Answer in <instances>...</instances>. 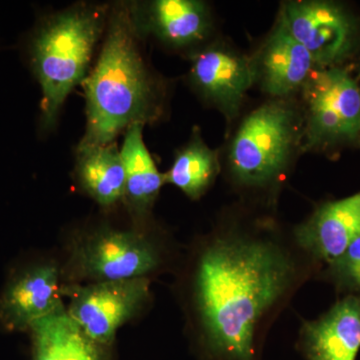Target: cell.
I'll return each mask as SVG.
<instances>
[{
    "label": "cell",
    "instance_id": "1",
    "mask_svg": "<svg viewBox=\"0 0 360 360\" xmlns=\"http://www.w3.org/2000/svg\"><path fill=\"white\" fill-rule=\"evenodd\" d=\"M321 265L274 212L239 202L194 240L176 288L198 360H264L272 326Z\"/></svg>",
    "mask_w": 360,
    "mask_h": 360
},
{
    "label": "cell",
    "instance_id": "2",
    "mask_svg": "<svg viewBox=\"0 0 360 360\" xmlns=\"http://www.w3.org/2000/svg\"><path fill=\"white\" fill-rule=\"evenodd\" d=\"M129 1L111 4L101 53L82 86L86 129L77 151L115 143L131 125L151 124L165 108V89L141 49Z\"/></svg>",
    "mask_w": 360,
    "mask_h": 360
},
{
    "label": "cell",
    "instance_id": "3",
    "mask_svg": "<svg viewBox=\"0 0 360 360\" xmlns=\"http://www.w3.org/2000/svg\"><path fill=\"white\" fill-rule=\"evenodd\" d=\"M302 141V110L296 97L270 98L241 120L225 162L227 180L241 203L274 212Z\"/></svg>",
    "mask_w": 360,
    "mask_h": 360
},
{
    "label": "cell",
    "instance_id": "4",
    "mask_svg": "<svg viewBox=\"0 0 360 360\" xmlns=\"http://www.w3.org/2000/svg\"><path fill=\"white\" fill-rule=\"evenodd\" d=\"M111 6L79 2L37 21L26 56L41 89L40 122L54 127L70 92L90 71L94 49L104 37Z\"/></svg>",
    "mask_w": 360,
    "mask_h": 360
},
{
    "label": "cell",
    "instance_id": "5",
    "mask_svg": "<svg viewBox=\"0 0 360 360\" xmlns=\"http://www.w3.org/2000/svg\"><path fill=\"white\" fill-rule=\"evenodd\" d=\"M174 260L169 239L151 222L131 229L103 225L75 239L63 272L71 283L149 278Z\"/></svg>",
    "mask_w": 360,
    "mask_h": 360
},
{
    "label": "cell",
    "instance_id": "6",
    "mask_svg": "<svg viewBox=\"0 0 360 360\" xmlns=\"http://www.w3.org/2000/svg\"><path fill=\"white\" fill-rule=\"evenodd\" d=\"M300 96L302 151L336 155L360 148V84L347 66L316 68Z\"/></svg>",
    "mask_w": 360,
    "mask_h": 360
},
{
    "label": "cell",
    "instance_id": "7",
    "mask_svg": "<svg viewBox=\"0 0 360 360\" xmlns=\"http://www.w3.org/2000/svg\"><path fill=\"white\" fill-rule=\"evenodd\" d=\"M277 20L309 52L316 68L345 66L360 52V15L342 2L286 1Z\"/></svg>",
    "mask_w": 360,
    "mask_h": 360
},
{
    "label": "cell",
    "instance_id": "8",
    "mask_svg": "<svg viewBox=\"0 0 360 360\" xmlns=\"http://www.w3.org/2000/svg\"><path fill=\"white\" fill-rule=\"evenodd\" d=\"M68 314L92 340L110 348L118 329L151 300L150 278L65 284Z\"/></svg>",
    "mask_w": 360,
    "mask_h": 360
},
{
    "label": "cell",
    "instance_id": "9",
    "mask_svg": "<svg viewBox=\"0 0 360 360\" xmlns=\"http://www.w3.org/2000/svg\"><path fill=\"white\" fill-rule=\"evenodd\" d=\"M189 58L188 82L193 91L222 113L227 122H233L255 85L251 56L214 41L193 52Z\"/></svg>",
    "mask_w": 360,
    "mask_h": 360
},
{
    "label": "cell",
    "instance_id": "10",
    "mask_svg": "<svg viewBox=\"0 0 360 360\" xmlns=\"http://www.w3.org/2000/svg\"><path fill=\"white\" fill-rule=\"evenodd\" d=\"M135 30L141 39L150 37L175 51L191 56L210 42L213 18L201 0L129 1Z\"/></svg>",
    "mask_w": 360,
    "mask_h": 360
},
{
    "label": "cell",
    "instance_id": "11",
    "mask_svg": "<svg viewBox=\"0 0 360 360\" xmlns=\"http://www.w3.org/2000/svg\"><path fill=\"white\" fill-rule=\"evenodd\" d=\"M63 269L41 260L22 265L0 292V328L8 333L30 330L35 321L63 307Z\"/></svg>",
    "mask_w": 360,
    "mask_h": 360
},
{
    "label": "cell",
    "instance_id": "12",
    "mask_svg": "<svg viewBox=\"0 0 360 360\" xmlns=\"http://www.w3.org/2000/svg\"><path fill=\"white\" fill-rule=\"evenodd\" d=\"M255 85L271 99L295 98L316 66L305 49L277 20L251 56Z\"/></svg>",
    "mask_w": 360,
    "mask_h": 360
},
{
    "label": "cell",
    "instance_id": "13",
    "mask_svg": "<svg viewBox=\"0 0 360 360\" xmlns=\"http://www.w3.org/2000/svg\"><path fill=\"white\" fill-rule=\"evenodd\" d=\"M296 243L322 267L342 255L360 236L359 193L321 202L292 227Z\"/></svg>",
    "mask_w": 360,
    "mask_h": 360
},
{
    "label": "cell",
    "instance_id": "14",
    "mask_svg": "<svg viewBox=\"0 0 360 360\" xmlns=\"http://www.w3.org/2000/svg\"><path fill=\"white\" fill-rule=\"evenodd\" d=\"M295 348L305 360H356L360 352V300L340 296L314 319H303Z\"/></svg>",
    "mask_w": 360,
    "mask_h": 360
},
{
    "label": "cell",
    "instance_id": "15",
    "mask_svg": "<svg viewBox=\"0 0 360 360\" xmlns=\"http://www.w3.org/2000/svg\"><path fill=\"white\" fill-rule=\"evenodd\" d=\"M144 125L134 124L124 132L120 155L125 172L124 201L136 224H150L151 212L165 174L156 167L143 139Z\"/></svg>",
    "mask_w": 360,
    "mask_h": 360
},
{
    "label": "cell",
    "instance_id": "16",
    "mask_svg": "<svg viewBox=\"0 0 360 360\" xmlns=\"http://www.w3.org/2000/svg\"><path fill=\"white\" fill-rule=\"evenodd\" d=\"M30 331L32 360H110L108 348L92 340L65 305L35 321Z\"/></svg>",
    "mask_w": 360,
    "mask_h": 360
},
{
    "label": "cell",
    "instance_id": "17",
    "mask_svg": "<svg viewBox=\"0 0 360 360\" xmlns=\"http://www.w3.org/2000/svg\"><path fill=\"white\" fill-rule=\"evenodd\" d=\"M75 175L80 188L103 208L124 200L125 172L116 143L77 151Z\"/></svg>",
    "mask_w": 360,
    "mask_h": 360
},
{
    "label": "cell",
    "instance_id": "18",
    "mask_svg": "<svg viewBox=\"0 0 360 360\" xmlns=\"http://www.w3.org/2000/svg\"><path fill=\"white\" fill-rule=\"evenodd\" d=\"M221 172L219 153L203 141L200 129L175 153L174 162L165 172V184H172L191 200L207 193Z\"/></svg>",
    "mask_w": 360,
    "mask_h": 360
},
{
    "label": "cell",
    "instance_id": "19",
    "mask_svg": "<svg viewBox=\"0 0 360 360\" xmlns=\"http://www.w3.org/2000/svg\"><path fill=\"white\" fill-rule=\"evenodd\" d=\"M316 279L333 286L340 297L360 300V236L342 255L322 267Z\"/></svg>",
    "mask_w": 360,
    "mask_h": 360
},
{
    "label": "cell",
    "instance_id": "20",
    "mask_svg": "<svg viewBox=\"0 0 360 360\" xmlns=\"http://www.w3.org/2000/svg\"><path fill=\"white\" fill-rule=\"evenodd\" d=\"M354 70L355 72H356V77L357 78H360V52L359 54H357L356 58H354Z\"/></svg>",
    "mask_w": 360,
    "mask_h": 360
}]
</instances>
